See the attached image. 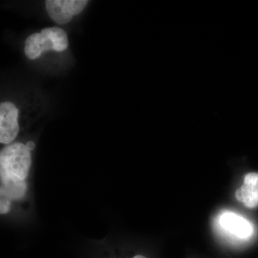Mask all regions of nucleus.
<instances>
[{"label":"nucleus","mask_w":258,"mask_h":258,"mask_svg":"<svg viewBox=\"0 0 258 258\" xmlns=\"http://www.w3.org/2000/svg\"><path fill=\"white\" fill-rule=\"evenodd\" d=\"M26 145L30 151L33 150L34 148L35 147V144L33 142H28Z\"/></svg>","instance_id":"obj_9"},{"label":"nucleus","mask_w":258,"mask_h":258,"mask_svg":"<svg viewBox=\"0 0 258 258\" xmlns=\"http://www.w3.org/2000/svg\"><path fill=\"white\" fill-rule=\"evenodd\" d=\"M18 110L13 103L3 102L0 105V142L11 144L18 136Z\"/></svg>","instance_id":"obj_3"},{"label":"nucleus","mask_w":258,"mask_h":258,"mask_svg":"<svg viewBox=\"0 0 258 258\" xmlns=\"http://www.w3.org/2000/svg\"><path fill=\"white\" fill-rule=\"evenodd\" d=\"M88 3L87 0H47L45 5L50 18L59 25H64L80 14Z\"/></svg>","instance_id":"obj_2"},{"label":"nucleus","mask_w":258,"mask_h":258,"mask_svg":"<svg viewBox=\"0 0 258 258\" xmlns=\"http://www.w3.org/2000/svg\"><path fill=\"white\" fill-rule=\"evenodd\" d=\"M220 222L224 230L239 238H248L253 233L252 224L234 212H227L222 214Z\"/></svg>","instance_id":"obj_4"},{"label":"nucleus","mask_w":258,"mask_h":258,"mask_svg":"<svg viewBox=\"0 0 258 258\" xmlns=\"http://www.w3.org/2000/svg\"><path fill=\"white\" fill-rule=\"evenodd\" d=\"M103 253L99 254V258H147L142 254H125L120 249L114 247L113 245H109V247H105L102 249Z\"/></svg>","instance_id":"obj_8"},{"label":"nucleus","mask_w":258,"mask_h":258,"mask_svg":"<svg viewBox=\"0 0 258 258\" xmlns=\"http://www.w3.org/2000/svg\"><path fill=\"white\" fill-rule=\"evenodd\" d=\"M235 198L249 208L258 206V173H249L244 184L236 191Z\"/></svg>","instance_id":"obj_5"},{"label":"nucleus","mask_w":258,"mask_h":258,"mask_svg":"<svg viewBox=\"0 0 258 258\" xmlns=\"http://www.w3.org/2000/svg\"><path fill=\"white\" fill-rule=\"evenodd\" d=\"M31 151L26 144L15 142L0 152L1 215L9 213L15 203L25 201L29 191L32 166Z\"/></svg>","instance_id":"obj_1"},{"label":"nucleus","mask_w":258,"mask_h":258,"mask_svg":"<svg viewBox=\"0 0 258 258\" xmlns=\"http://www.w3.org/2000/svg\"><path fill=\"white\" fill-rule=\"evenodd\" d=\"M44 30L53 42L56 52H62L67 49L69 46V40H68L67 34L64 30L58 27L47 28Z\"/></svg>","instance_id":"obj_6"},{"label":"nucleus","mask_w":258,"mask_h":258,"mask_svg":"<svg viewBox=\"0 0 258 258\" xmlns=\"http://www.w3.org/2000/svg\"><path fill=\"white\" fill-rule=\"evenodd\" d=\"M25 53L30 60H35L41 56L40 33H33L25 40Z\"/></svg>","instance_id":"obj_7"}]
</instances>
